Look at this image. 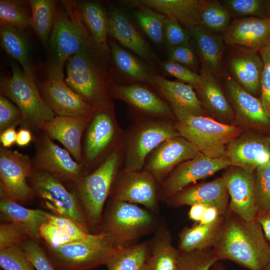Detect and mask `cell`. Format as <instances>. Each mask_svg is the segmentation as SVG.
Returning <instances> with one entry per match:
<instances>
[{"instance_id":"6da1fadb","label":"cell","mask_w":270,"mask_h":270,"mask_svg":"<svg viewBox=\"0 0 270 270\" xmlns=\"http://www.w3.org/2000/svg\"><path fill=\"white\" fill-rule=\"evenodd\" d=\"M108 54L92 41L70 57L65 65L66 84L95 108L112 102L110 89L114 80L108 64Z\"/></svg>"},{"instance_id":"7a4b0ae2","label":"cell","mask_w":270,"mask_h":270,"mask_svg":"<svg viewBox=\"0 0 270 270\" xmlns=\"http://www.w3.org/2000/svg\"><path fill=\"white\" fill-rule=\"evenodd\" d=\"M222 236L214 248L220 260H228L250 270H267L270 244L256 220L246 221L228 208Z\"/></svg>"},{"instance_id":"3957f363","label":"cell","mask_w":270,"mask_h":270,"mask_svg":"<svg viewBox=\"0 0 270 270\" xmlns=\"http://www.w3.org/2000/svg\"><path fill=\"white\" fill-rule=\"evenodd\" d=\"M158 216L138 204L108 198L100 232L114 248H128L156 232L160 226Z\"/></svg>"},{"instance_id":"277c9868","label":"cell","mask_w":270,"mask_h":270,"mask_svg":"<svg viewBox=\"0 0 270 270\" xmlns=\"http://www.w3.org/2000/svg\"><path fill=\"white\" fill-rule=\"evenodd\" d=\"M123 162L122 142L96 168L82 176L73 186L90 231H100L104 205Z\"/></svg>"},{"instance_id":"5b68a950","label":"cell","mask_w":270,"mask_h":270,"mask_svg":"<svg viewBox=\"0 0 270 270\" xmlns=\"http://www.w3.org/2000/svg\"><path fill=\"white\" fill-rule=\"evenodd\" d=\"M123 134L112 102L96 108L82 136L80 164L82 176L92 172L106 160L122 142Z\"/></svg>"},{"instance_id":"8992f818","label":"cell","mask_w":270,"mask_h":270,"mask_svg":"<svg viewBox=\"0 0 270 270\" xmlns=\"http://www.w3.org/2000/svg\"><path fill=\"white\" fill-rule=\"evenodd\" d=\"M92 41L82 22L76 2H58L48 41L52 56L48 68L64 74L69 58Z\"/></svg>"},{"instance_id":"52a82bcc","label":"cell","mask_w":270,"mask_h":270,"mask_svg":"<svg viewBox=\"0 0 270 270\" xmlns=\"http://www.w3.org/2000/svg\"><path fill=\"white\" fill-rule=\"evenodd\" d=\"M175 120L150 118L133 120L124 130L122 145L126 171L142 170L148 154L165 140L180 136Z\"/></svg>"},{"instance_id":"ba28073f","label":"cell","mask_w":270,"mask_h":270,"mask_svg":"<svg viewBox=\"0 0 270 270\" xmlns=\"http://www.w3.org/2000/svg\"><path fill=\"white\" fill-rule=\"evenodd\" d=\"M12 74L0 78V94L12 102L22 116V127L39 130L42 123L56 115L42 98L34 77L26 74L14 64Z\"/></svg>"},{"instance_id":"9c48e42d","label":"cell","mask_w":270,"mask_h":270,"mask_svg":"<svg viewBox=\"0 0 270 270\" xmlns=\"http://www.w3.org/2000/svg\"><path fill=\"white\" fill-rule=\"evenodd\" d=\"M180 136L202 154L214 158L224 157L227 146L244 132L242 127L220 122L209 116H190L175 121Z\"/></svg>"},{"instance_id":"30bf717a","label":"cell","mask_w":270,"mask_h":270,"mask_svg":"<svg viewBox=\"0 0 270 270\" xmlns=\"http://www.w3.org/2000/svg\"><path fill=\"white\" fill-rule=\"evenodd\" d=\"M44 250L57 270H90L106 262L116 251L102 232Z\"/></svg>"},{"instance_id":"8fae6325","label":"cell","mask_w":270,"mask_h":270,"mask_svg":"<svg viewBox=\"0 0 270 270\" xmlns=\"http://www.w3.org/2000/svg\"><path fill=\"white\" fill-rule=\"evenodd\" d=\"M28 181L36 195L53 214L73 220L86 231L91 233L75 193L69 191L60 180L48 174L34 170Z\"/></svg>"},{"instance_id":"7c38bea8","label":"cell","mask_w":270,"mask_h":270,"mask_svg":"<svg viewBox=\"0 0 270 270\" xmlns=\"http://www.w3.org/2000/svg\"><path fill=\"white\" fill-rule=\"evenodd\" d=\"M112 100L126 102L132 120L158 118L176 120L167 102L148 84L141 83L118 84L114 81L110 89Z\"/></svg>"},{"instance_id":"4fadbf2b","label":"cell","mask_w":270,"mask_h":270,"mask_svg":"<svg viewBox=\"0 0 270 270\" xmlns=\"http://www.w3.org/2000/svg\"><path fill=\"white\" fill-rule=\"evenodd\" d=\"M159 184L148 170L126 171L122 168L114 181L108 198L141 204L158 215Z\"/></svg>"},{"instance_id":"5bb4252c","label":"cell","mask_w":270,"mask_h":270,"mask_svg":"<svg viewBox=\"0 0 270 270\" xmlns=\"http://www.w3.org/2000/svg\"><path fill=\"white\" fill-rule=\"evenodd\" d=\"M34 171L32 158L26 154L0 147V187L12 200L27 204L36 196L28 183Z\"/></svg>"},{"instance_id":"9a60e30c","label":"cell","mask_w":270,"mask_h":270,"mask_svg":"<svg viewBox=\"0 0 270 270\" xmlns=\"http://www.w3.org/2000/svg\"><path fill=\"white\" fill-rule=\"evenodd\" d=\"M32 160L34 170L48 174L72 186L82 176L80 164L43 132L36 139V152Z\"/></svg>"},{"instance_id":"2e32d148","label":"cell","mask_w":270,"mask_h":270,"mask_svg":"<svg viewBox=\"0 0 270 270\" xmlns=\"http://www.w3.org/2000/svg\"><path fill=\"white\" fill-rule=\"evenodd\" d=\"M37 86L56 115L86 118L93 116L96 108L86 102L66 84L64 74L48 68L46 79Z\"/></svg>"},{"instance_id":"e0dca14e","label":"cell","mask_w":270,"mask_h":270,"mask_svg":"<svg viewBox=\"0 0 270 270\" xmlns=\"http://www.w3.org/2000/svg\"><path fill=\"white\" fill-rule=\"evenodd\" d=\"M229 166L225 157L214 158L201 153L176 166L159 185L160 201L166 202L187 186Z\"/></svg>"},{"instance_id":"ac0fdd59","label":"cell","mask_w":270,"mask_h":270,"mask_svg":"<svg viewBox=\"0 0 270 270\" xmlns=\"http://www.w3.org/2000/svg\"><path fill=\"white\" fill-rule=\"evenodd\" d=\"M200 154L186 139L175 136L162 142L148 154L143 168L150 172L160 185L176 166Z\"/></svg>"},{"instance_id":"d6986e66","label":"cell","mask_w":270,"mask_h":270,"mask_svg":"<svg viewBox=\"0 0 270 270\" xmlns=\"http://www.w3.org/2000/svg\"><path fill=\"white\" fill-rule=\"evenodd\" d=\"M230 197L229 209L246 221L258 215L255 192L254 171L230 166L222 176Z\"/></svg>"},{"instance_id":"ffe728a7","label":"cell","mask_w":270,"mask_h":270,"mask_svg":"<svg viewBox=\"0 0 270 270\" xmlns=\"http://www.w3.org/2000/svg\"><path fill=\"white\" fill-rule=\"evenodd\" d=\"M226 88L236 122L252 130L270 133V117L260 99L244 89L229 76L226 78Z\"/></svg>"},{"instance_id":"44dd1931","label":"cell","mask_w":270,"mask_h":270,"mask_svg":"<svg viewBox=\"0 0 270 270\" xmlns=\"http://www.w3.org/2000/svg\"><path fill=\"white\" fill-rule=\"evenodd\" d=\"M150 86L169 105L176 120L190 116H208L191 86L180 81L168 80L158 74L155 75Z\"/></svg>"},{"instance_id":"7402d4cb","label":"cell","mask_w":270,"mask_h":270,"mask_svg":"<svg viewBox=\"0 0 270 270\" xmlns=\"http://www.w3.org/2000/svg\"><path fill=\"white\" fill-rule=\"evenodd\" d=\"M228 198L229 194L222 176L212 181L190 184L172 196L165 202L174 208L203 204L216 208L224 215L229 208Z\"/></svg>"},{"instance_id":"603a6c76","label":"cell","mask_w":270,"mask_h":270,"mask_svg":"<svg viewBox=\"0 0 270 270\" xmlns=\"http://www.w3.org/2000/svg\"><path fill=\"white\" fill-rule=\"evenodd\" d=\"M222 34L227 45L238 50L260 52L270 40V19L238 18L230 22Z\"/></svg>"},{"instance_id":"cb8c5ba5","label":"cell","mask_w":270,"mask_h":270,"mask_svg":"<svg viewBox=\"0 0 270 270\" xmlns=\"http://www.w3.org/2000/svg\"><path fill=\"white\" fill-rule=\"evenodd\" d=\"M224 157L230 166L255 171L270 162V151L266 136L256 132L242 133L226 146Z\"/></svg>"},{"instance_id":"d4e9b609","label":"cell","mask_w":270,"mask_h":270,"mask_svg":"<svg viewBox=\"0 0 270 270\" xmlns=\"http://www.w3.org/2000/svg\"><path fill=\"white\" fill-rule=\"evenodd\" d=\"M108 36L148 64H152L155 56L136 26L121 9L111 7L108 14Z\"/></svg>"},{"instance_id":"484cf974","label":"cell","mask_w":270,"mask_h":270,"mask_svg":"<svg viewBox=\"0 0 270 270\" xmlns=\"http://www.w3.org/2000/svg\"><path fill=\"white\" fill-rule=\"evenodd\" d=\"M90 118L56 115L52 120L41 124L39 130L52 140L60 142L74 160L80 164L82 136Z\"/></svg>"},{"instance_id":"4316f807","label":"cell","mask_w":270,"mask_h":270,"mask_svg":"<svg viewBox=\"0 0 270 270\" xmlns=\"http://www.w3.org/2000/svg\"><path fill=\"white\" fill-rule=\"evenodd\" d=\"M201 82L194 89L202 105L212 118L225 124L236 125V116L230 102L216 76L202 68Z\"/></svg>"},{"instance_id":"83f0119b","label":"cell","mask_w":270,"mask_h":270,"mask_svg":"<svg viewBox=\"0 0 270 270\" xmlns=\"http://www.w3.org/2000/svg\"><path fill=\"white\" fill-rule=\"evenodd\" d=\"M264 67L260 54L256 52L238 50L229 60L233 79L255 96L260 94Z\"/></svg>"},{"instance_id":"f1b7e54d","label":"cell","mask_w":270,"mask_h":270,"mask_svg":"<svg viewBox=\"0 0 270 270\" xmlns=\"http://www.w3.org/2000/svg\"><path fill=\"white\" fill-rule=\"evenodd\" d=\"M202 0H136L127 1L135 6L154 10L176 20L187 30L200 25Z\"/></svg>"},{"instance_id":"f546056e","label":"cell","mask_w":270,"mask_h":270,"mask_svg":"<svg viewBox=\"0 0 270 270\" xmlns=\"http://www.w3.org/2000/svg\"><path fill=\"white\" fill-rule=\"evenodd\" d=\"M225 220L224 214L212 224L196 222L184 228L178 234V248L180 252H189L214 248L222 236Z\"/></svg>"},{"instance_id":"4dcf8cb0","label":"cell","mask_w":270,"mask_h":270,"mask_svg":"<svg viewBox=\"0 0 270 270\" xmlns=\"http://www.w3.org/2000/svg\"><path fill=\"white\" fill-rule=\"evenodd\" d=\"M0 212L2 222L14 223L24 229L31 238L38 240L40 229L48 222L42 210L30 209L11 199L0 187Z\"/></svg>"},{"instance_id":"1f68e13d","label":"cell","mask_w":270,"mask_h":270,"mask_svg":"<svg viewBox=\"0 0 270 270\" xmlns=\"http://www.w3.org/2000/svg\"><path fill=\"white\" fill-rule=\"evenodd\" d=\"M148 241V254L142 270H175L180 252L172 242L170 230L160 225Z\"/></svg>"},{"instance_id":"d6a6232c","label":"cell","mask_w":270,"mask_h":270,"mask_svg":"<svg viewBox=\"0 0 270 270\" xmlns=\"http://www.w3.org/2000/svg\"><path fill=\"white\" fill-rule=\"evenodd\" d=\"M109 53L116 68L130 83L150 86L156 74L150 66L116 41H108Z\"/></svg>"},{"instance_id":"836d02e7","label":"cell","mask_w":270,"mask_h":270,"mask_svg":"<svg viewBox=\"0 0 270 270\" xmlns=\"http://www.w3.org/2000/svg\"><path fill=\"white\" fill-rule=\"evenodd\" d=\"M196 46L202 61V68L215 76L222 72V57L224 40L222 35L210 32L200 25L188 30Z\"/></svg>"},{"instance_id":"e575fe53","label":"cell","mask_w":270,"mask_h":270,"mask_svg":"<svg viewBox=\"0 0 270 270\" xmlns=\"http://www.w3.org/2000/svg\"><path fill=\"white\" fill-rule=\"evenodd\" d=\"M84 26L96 44L102 51L109 53L107 40L108 16L104 8L95 1L76 2Z\"/></svg>"},{"instance_id":"d590c367","label":"cell","mask_w":270,"mask_h":270,"mask_svg":"<svg viewBox=\"0 0 270 270\" xmlns=\"http://www.w3.org/2000/svg\"><path fill=\"white\" fill-rule=\"evenodd\" d=\"M22 31L8 25L0 26V44L15 59L28 75L34 76L28 56V46Z\"/></svg>"},{"instance_id":"8d00e7d4","label":"cell","mask_w":270,"mask_h":270,"mask_svg":"<svg viewBox=\"0 0 270 270\" xmlns=\"http://www.w3.org/2000/svg\"><path fill=\"white\" fill-rule=\"evenodd\" d=\"M32 14V28L44 45L48 43L58 2L54 0H28Z\"/></svg>"},{"instance_id":"74e56055","label":"cell","mask_w":270,"mask_h":270,"mask_svg":"<svg viewBox=\"0 0 270 270\" xmlns=\"http://www.w3.org/2000/svg\"><path fill=\"white\" fill-rule=\"evenodd\" d=\"M148 250V241L117 250L105 266L108 270H142Z\"/></svg>"},{"instance_id":"f35d334b","label":"cell","mask_w":270,"mask_h":270,"mask_svg":"<svg viewBox=\"0 0 270 270\" xmlns=\"http://www.w3.org/2000/svg\"><path fill=\"white\" fill-rule=\"evenodd\" d=\"M8 25L22 30L32 27V14L28 1L0 0V26Z\"/></svg>"},{"instance_id":"ab89813d","label":"cell","mask_w":270,"mask_h":270,"mask_svg":"<svg viewBox=\"0 0 270 270\" xmlns=\"http://www.w3.org/2000/svg\"><path fill=\"white\" fill-rule=\"evenodd\" d=\"M230 12L217 0H203L200 14V25L214 33L224 32L230 24Z\"/></svg>"},{"instance_id":"60d3db41","label":"cell","mask_w":270,"mask_h":270,"mask_svg":"<svg viewBox=\"0 0 270 270\" xmlns=\"http://www.w3.org/2000/svg\"><path fill=\"white\" fill-rule=\"evenodd\" d=\"M136 7L133 14L146 34L157 44L164 43V30L166 16L148 8Z\"/></svg>"},{"instance_id":"b9f144b4","label":"cell","mask_w":270,"mask_h":270,"mask_svg":"<svg viewBox=\"0 0 270 270\" xmlns=\"http://www.w3.org/2000/svg\"><path fill=\"white\" fill-rule=\"evenodd\" d=\"M220 2L236 16L269 18L270 0H224Z\"/></svg>"},{"instance_id":"7bdbcfd3","label":"cell","mask_w":270,"mask_h":270,"mask_svg":"<svg viewBox=\"0 0 270 270\" xmlns=\"http://www.w3.org/2000/svg\"><path fill=\"white\" fill-rule=\"evenodd\" d=\"M218 260L219 258L214 248L189 252H180L175 270H210Z\"/></svg>"},{"instance_id":"ee69618b","label":"cell","mask_w":270,"mask_h":270,"mask_svg":"<svg viewBox=\"0 0 270 270\" xmlns=\"http://www.w3.org/2000/svg\"><path fill=\"white\" fill-rule=\"evenodd\" d=\"M254 192L258 214L270 210V162L254 171Z\"/></svg>"},{"instance_id":"f6af8a7d","label":"cell","mask_w":270,"mask_h":270,"mask_svg":"<svg viewBox=\"0 0 270 270\" xmlns=\"http://www.w3.org/2000/svg\"><path fill=\"white\" fill-rule=\"evenodd\" d=\"M0 266L2 270H36L21 244L0 250Z\"/></svg>"},{"instance_id":"bcb514c9","label":"cell","mask_w":270,"mask_h":270,"mask_svg":"<svg viewBox=\"0 0 270 270\" xmlns=\"http://www.w3.org/2000/svg\"><path fill=\"white\" fill-rule=\"evenodd\" d=\"M21 246L36 270H57L38 240L30 238Z\"/></svg>"},{"instance_id":"7dc6e473","label":"cell","mask_w":270,"mask_h":270,"mask_svg":"<svg viewBox=\"0 0 270 270\" xmlns=\"http://www.w3.org/2000/svg\"><path fill=\"white\" fill-rule=\"evenodd\" d=\"M164 44L168 48L191 46V37L188 30L176 20L166 17L164 30Z\"/></svg>"},{"instance_id":"c3c4849f","label":"cell","mask_w":270,"mask_h":270,"mask_svg":"<svg viewBox=\"0 0 270 270\" xmlns=\"http://www.w3.org/2000/svg\"><path fill=\"white\" fill-rule=\"evenodd\" d=\"M48 222L60 228L74 241L84 240L88 238L93 233H90L73 220L53 213L42 210Z\"/></svg>"},{"instance_id":"681fc988","label":"cell","mask_w":270,"mask_h":270,"mask_svg":"<svg viewBox=\"0 0 270 270\" xmlns=\"http://www.w3.org/2000/svg\"><path fill=\"white\" fill-rule=\"evenodd\" d=\"M31 238L20 226L10 222H2L0 224V250L14 245L22 244Z\"/></svg>"},{"instance_id":"f907efd6","label":"cell","mask_w":270,"mask_h":270,"mask_svg":"<svg viewBox=\"0 0 270 270\" xmlns=\"http://www.w3.org/2000/svg\"><path fill=\"white\" fill-rule=\"evenodd\" d=\"M22 116L18 107L8 98L0 95V132L22 124Z\"/></svg>"},{"instance_id":"816d5d0a","label":"cell","mask_w":270,"mask_h":270,"mask_svg":"<svg viewBox=\"0 0 270 270\" xmlns=\"http://www.w3.org/2000/svg\"><path fill=\"white\" fill-rule=\"evenodd\" d=\"M161 65L166 72L180 82L191 86L194 89L201 82L200 74H198L184 66L168 60L162 62Z\"/></svg>"},{"instance_id":"f5cc1de1","label":"cell","mask_w":270,"mask_h":270,"mask_svg":"<svg viewBox=\"0 0 270 270\" xmlns=\"http://www.w3.org/2000/svg\"><path fill=\"white\" fill-rule=\"evenodd\" d=\"M40 238L44 246L56 247L74 241L60 228L48 222L40 229Z\"/></svg>"},{"instance_id":"db71d44e","label":"cell","mask_w":270,"mask_h":270,"mask_svg":"<svg viewBox=\"0 0 270 270\" xmlns=\"http://www.w3.org/2000/svg\"><path fill=\"white\" fill-rule=\"evenodd\" d=\"M168 60L188 68L196 66L197 58L191 46H180L168 48Z\"/></svg>"},{"instance_id":"11a10c76","label":"cell","mask_w":270,"mask_h":270,"mask_svg":"<svg viewBox=\"0 0 270 270\" xmlns=\"http://www.w3.org/2000/svg\"><path fill=\"white\" fill-rule=\"evenodd\" d=\"M260 100L270 117V66H264L261 80Z\"/></svg>"},{"instance_id":"9f6ffc18","label":"cell","mask_w":270,"mask_h":270,"mask_svg":"<svg viewBox=\"0 0 270 270\" xmlns=\"http://www.w3.org/2000/svg\"><path fill=\"white\" fill-rule=\"evenodd\" d=\"M16 128H10L0 132L2 146L9 148L16 143L17 132Z\"/></svg>"},{"instance_id":"6f0895ef","label":"cell","mask_w":270,"mask_h":270,"mask_svg":"<svg viewBox=\"0 0 270 270\" xmlns=\"http://www.w3.org/2000/svg\"><path fill=\"white\" fill-rule=\"evenodd\" d=\"M34 136L30 130L22 127L17 132L16 144L20 147L28 146L34 140Z\"/></svg>"},{"instance_id":"680465c9","label":"cell","mask_w":270,"mask_h":270,"mask_svg":"<svg viewBox=\"0 0 270 270\" xmlns=\"http://www.w3.org/2000/svg\"><path fill=\"white\" fill-rule=\"evenodd\" d=\"M256 220L260 224L264 234L270 244V210L258 214Z\"/></svg>"},{"instance_id":"91938a15","label":"cell","mask_w":270,"mask_h":270,"mask_svg":"<svg viewBox=\"0 0 270 270\" xmlns=\"http://www.w3.org/2000/svg\"><path fill=\"white\" fill-rule=\"evenodd\" d=\"M222 216L216 208L207 206L202 220L199 223L209 224L216 222L218 218Z\"/></svg>"},{"instance_id":"94428289","label":"cell","mask_w":270,"mask_h":270,"mask_svg":"<svg viewBox=\"0 0 270 270\" xmlns=\"http://www.w3.org/2000/svg\"><path fill=\"white\" fill-rule=\"evenodd\" d=\"M206 207V206L200 204L191 206L188 212L189 218L196 222H200L202 219Z\"/></svg>"},{"instance_id":"6125c7cd","label":"cell","mask_w":270,"mask_h":270,"mask_svg":"<svg viewBox=\"0 0 270 270\" xmlns=\"http://www.w3.org/2000/svg\"><path fill=\"white\" fill-rule=\"evenodd\" d=\"M260 53L264 66H270V40L260 50Z\"/></svg>"},{"instance_id":"be15d7a7","label":"cell","mask_w":270,"mask_h":270,"mask_svg":"<svg viewBox=\"0 0 270 270\" xmlns=\"http://www.w3.org/2000/svg\"><path fill=\"white\" fill-rule=\"evenodd\" d=\"M210 270H226L224 266L218 262H216L210 268ZM267 270H270V265L268 268Z\"/></svg>"},{"instance_id":"e7e4bbea","label":"cell","mask_w":270,"mask_h":270,"mask_svg":"<svg viewBox=\"0 0 270 270\" xmlns=\"http://www.w3.org/2000/svg\"><path fill=\"white\" fill-rule=\"evenodd\" d=\"M266 140L268 144L270 151V133H269L268 136H266Z\"/></svg>"},{"instance_id":"03108f58","label":"cell","mask_w":270,"mask_h":270,"mask_svg":"<svg viewBox=\"0 0 270 270\" xmlns=\"http://www.w3.org/2000/svg\"></svg>"}]
</instances>
